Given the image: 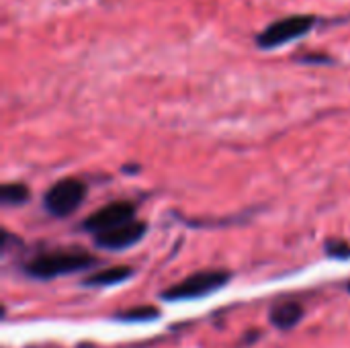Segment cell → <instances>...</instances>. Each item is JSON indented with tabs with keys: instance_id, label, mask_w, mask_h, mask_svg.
I'll return each mask as SVG.
<instances>
[{
	"instance_id": "obj_1",
	"label": "cell",
	"mask_w": 350,
	"mask_h": 348,
	"mask_svg": "<svg viewBox=\"0 0 350 348\" xmlns=\"http://www.w3.org/2000/svg\"><path fill=\"white\" fill-rule=\"evenodd\" d=\"M96 265V258L86 250L66 248V250H49L33 256L23 267L25 275L39 281H51L62 275H74L78 271L90 269Z\"/></svg>"
},
{
	"instance_id": "obj_2",
	"label": "cell",
	"mask_w": 350,
	"mask_h": 348,
	"mask_svg": "<svg viewBox=\"0 0 350 348\" xmlns=\"http://www.w3.org/2000/svg\"><path fill=\"white\" fill-rule=\"evenodd\" d=\"M318 23L320 18L314 14H289L285 18L273 21L265 31H260L256 35V45L260 49H275L287 45L289 41L301 39L308 33H312Z\"/></svg>"
},
{
	"instance_id": "obj_3",
	"label": "cell",
	"mask_w": 350,
	"mask_h": 348,
	"mask_svg": "<svg viewBox=\"0 0 350 348\" xmlns=\"http://www.w3.org/2000/svg\"><path fill=\"white\" fill-rule=\"evenodd\" d=\"M230 273L221 271V269H207V271H199L189 275L187 279H183L180 283L168 287L162 291V299L166 302H183V299H201L221 287L228 285L230 281Z\"/></svg>"
},
{
	"instance_id": "obj_4",
	"label": "cell",
	"mask_w": 350,
	"mask_h": 348,
	"mask_svg": "<svg viewBox=\"0 0 350 348\" xmlns=\"http://www.w3.org/2000/svg\"><path fill=\"white\" fill-rule=\"evenodd\" d=\"M88 187L80 178H62L51 185L43 195V207L53 217L72 215L86 199Z\"/></svg>"
},
{
	"instance_id": "obj_5",
	"label": "cell",
	"mask_w": 350,
	"mask_h": 348,
	"mask_svg": "<svg viewBox=\"0 0 350 348\" xmlns=\"http://www.w3.org/2000/svg\"><path fill=\"white\" fill-rule=\"evenodd\" d=\"M135 219V205L131 201H113L105 207L96 209L88 219L82 224V228L90 234H103L109 230H115L119 226H125Z\"/></svg>"
},
{
	"instance_id": "obj_6",
	"label": "cell",
	"mask_w": 350,
	"mask_h": 348,
	"mask_svg": "<svg viewBox=\"0 0 350 348\" xmlns=\"http://www.w3.org/2000/svg\"><path fill=\"white\" fill-rule=\"evenodd\" d=\"M148 232V226L139 219H133L125 226H119L115 230L103 232L94 236V244L105 250H123L133 244H137Z\"/></svg>"
},
{
	"instance_id": "obj_7",
	"label": "cell",
	"mask_w": 350,
	"mask_h": 348,
	"mask_svg": "<svg viewBox=\"0 0 350 348\" xmlns=\"http://www.w3.org/2000/svg\"><path fill=\"white\" fill-rule=\"evenodd\" d=\"M304 306L295 299H285V302H279L277 306H273L271 314H269V320L275 328L287 332L291 328H295L301 320H304Z\"/></svg>"
},
{
	"instance_id": "obj_8",
	"label": "cell",
	"mask_w": 350,
	"mask_h": 348,
	"mask_svg": "<svg viewBox=\"0 0 350 348\" xmlns=\"http://www.w3.org/2000/svg\"><path fill=\"white\" fill-rule=\"evenodd\" d=\"M131 275H133L131 267L115 265V267H109V269H103V271H96V273L88 275L84 279V285L86 287H111V285H119V283L127 281Z\"/></svg>"
},
{
	"instance_id": "obj_9",
	"label": "cell",
	"mask_w": 350,
	"mask_h": 348,
	"mask_svg": "<svg viewBox=\"0 0 350 348\" xmlns=\"http://www.w3.org/2000/svg\"><path fill=\"white\" fill-rule=\"evenodd\" d=\"M27 199H29V189L23 183H4L2 189H0V201H2V205L16 207V205L27 203Z\"/></svg>"
},
{
	"instance_id": "obj_10",
	"label": "cell",
	"mask_w": 350,
	"mask_h": 348,
	"mask_svg": "<svg viewBox=\"0 0 350 348\" xmlns=\"http://www.w3.org/2000/svg\"><path fill=\"white\" fill-rule=\"evenodd\" d=\"M158 310L154 306H139V308H131L127 312H121L117 318L123 322H150L158 318Z\"/></svg>"
},
{
	"instance_id": "obj_11",
	"label": "cell",
	"mask_w": 350,
	"mask_h": 348,
	"mask_svg": "<svg viewBox=\"0 0 350 348\" xmlns=\"http://www.w3.org/2000/svg\"><path fill=\"white\" fill-rule=\"evenodd\" d=\"M347 248H349V246H347L345 242H338V240H330V242H326V250H328V254L338 256V258L349 256L350 250H347Z\"/></svg>"
},
{
	"instance_id": "obj_12",
	"label": "cell",
	"mask_w": 350,
	"mask_h": 348,
	"mask_svg": "<svg viewBox=\"0 0 350 348\" xmlns=\"http://www.w3.org/2000/svg\"><path fill=\"white\" fill-rule=\"evenodd\" d=\"M299 62H308V64H328L330 57L328 55H301Z\"/></svg>"
},
{
	"instance_id": "obj_13",
	"label": "cell",
	"mask_w": 350,
	"mask_h": 348,
	"mask_svg": "<svg viewBox=\"0 0 350 348\" xmlns=\"http://www.w3.org/2000/svg\"><path fill=\"white\" fill-rule=\"evenodd\" d=\"M347 289H349V293H350V283H349V285H347Z\"/></svg>"
}]
</instances>
